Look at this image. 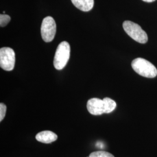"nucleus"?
I'll return each mask as SVG.
<instances>
[{"mask_svg":"<svg viewBox=\"0 0 157 157\" xmlns=\"http://www.w3.org/2000/svg\"><path fill=\"white\" fill-rule=\"evenodd\" d=\"M56 23L51 17H45L41 26V34L43 40L47 43L52 41L56 33Z\"/></svg>","mask_w":157,"mask_h":157,"instance_id":"20e7f679","label":"nucleus"},{"mask_svg":"<svg viewBox=\"0 0 157 157\" xmlns=\"http://www.w3.org/2000/svg\"><path fill=\"white\" fill-rule=\"evenodd\" d=\"M15 64V53L13 49L3 47L0 49V67L6 71L13 69Z\"/></svg>","mask_w":157,"mask_h":157,"instance_id":"39448f33","label":"nucleus"},{"mask_svg":"<svg viewBox=\"0 0 157 157\" xmlns=\"http://www.w3.org/2000/svg\"><path fill=\"white\" fill-rule=\"evenodd\" d=\"M71 1L77 8L83 12L90 11L94 4V0H71Z\"/></svg>","mask_w":157,"mask_h":157,"instance_id":"6e6552de","label":"nucleus"},{"mask_svg":"<svg viewBox=\"0 0 157 157\" xmlns=\"http://www.w3.org/2000/svg\"><path fill=\"white\" fill-rule=\"evenodd\" d=\"M123 28L125 32L136 41L145 44L148 41V36L140 26L130 21H126L123 23Z\"/></svg>","mask_w":157,"mask_h":157,"instance_id":"7ed1b4c3","label":"nucleus"},{"mask_svg":"<svg viewBox=\"0 0 157 157\" xmlns=\"http://www.w3.org/2000/svg\"><path fill=\"white\" fill-rule=\"evenodd\" d=\"M105 104V113H109L112 112L114 109L116 108L117 104L115 101L112 99L105 97L103 99Z\"/></svg>","mask_w":157,"mask_h":157,"instance_id":"1a4fd4ad","label":"nucleus"},{"mask_svg":"<svg viewBox=\"0 0 157 157\" xmlns=\"http://www.w3.org/2000/svg\"><path fill=\"white\" fill-rule=\"evenodd\" d=\"M87 108L89 113L93 115H101L105 113L104 102L103 100L98 98H93L87 101Z\"/></svg>","mask_w":157,"mask_h":157,"instance_id":"423d86ee","label":"nucleus"},{"mask_svg":"<svg viewBox=\"0 0 157 157\" xmlns=\"http://www.w3.org/2000/svg\"><path fill=\"white\" fill-rule=\"evenodd\" d=\"M142 1H143L144 2H152L155 1V0H142Z\"/></svg>","mask_w":157,"mask_h":157,"instance_id":"ddd939ff","label":"nucleus"},{"mask_svg":"<svg viewBox=\"0 0 157 157\" xmlns=\"http://www.w3.org/2000/svg\"><path fill=\"white\" fill-rule=\"evenodd\" d=\"M71 47L67 41H62L57 47L54 58V66L57 70L65 67L70 57Z\"/></svg>","mask_w":157,"mask_h":157,"instance_id":"f03ea898","label":"nucleus"},{"mask_svg":"<svg viewBox=\"0 0 157 157\" xmlns=\"http://www.w3.org/2000/svg\"><path fill=\"white\" fill-rule=\"evenodd\" d=\"M6 112V106L4 103L1 102L0 104V122H2V120L5 118Z\"/></svg>","mask_w":157,"mask_h":157,"instance_id":"f8f14e48","label":"nucleus"},{"mask_svg":"<svg viewBox=\"0 0 157 157\" xmlns=\"http://www.w3.org/2000/svg\"><path fill=\"white\" fill-rule=\"evenodd\" d=\"M11 17L6 14L0 15V26L1 27H4L10 22Z\"/></svg>","mask_w":157,"mask_h":157,"instance_id":"9b49d317","label":"nucleus"},{"mask_svg":"<svg viewBox=\"0 0 157 157\" xmlns=\"http://www.w3.org/2000/svg\"><path fill=\"white\" fill-rule=\"evenodd\" d=\"M58 139V136L54 132L50 130H44L39 132L36 136V139L38 141L45 143L50 144Z\"/></svg>","mask_w":157,"mask_h":157,"instance_id":"0eeeda50","label":"nucleus"},{"mask_svg":"<svg viewBox=\"0 0 157 157\" xmlns=\"http://www.w3.org/2000/svg\"><path fill=\"white\" fill-rule=\"evenodd\" d=\"M132 67L140 76L147 78H154L157 75V69L150 62L142 58H137L132 62Z\"/></svg>","mask_w":157,"mask_h":157,"instance_id":"f257e3e1","label":"nucleus"},{"mask_svg":"<svg viewBox=\"0 0 157 157\" xmlns=\"http://www.w3.org/2000/svg\"><path fill=\"white\" fill-rule=\"evenodd\" d=\"M89 157H114V156L108 152L98 151L91 152Z\"/></svg>","mask_w":157,"mask_h":157,"instance_id":"9d476101","label":"nucleus"}]
</instances>
